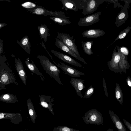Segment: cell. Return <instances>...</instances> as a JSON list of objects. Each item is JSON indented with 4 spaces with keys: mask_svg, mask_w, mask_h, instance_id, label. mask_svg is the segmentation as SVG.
I'll return each instance as SVG.
<instances>
[{
    "mask_svg": "<svg viewBox=\"0 0 131 131\" xmlns=\"http://www.w3.org/2000/svg\"><path fill=\"white\" fill-rule=\"evenodd\" d=\"M61 2L63 5L62 9L76 12L83 9L86 0H58Z\"/></svg>",
    "mask_w": 131,
    "mask_h": 131,
    "instance_id": "cell-5",
    "label": "cell"
},
{
    "mask_svg": "<svg viewBox=\"0 0 131 131\" xmlns=\"http://www.w3.org/2000/svg\"><path fill=\"white\" fill-rule=\"evenodd\" d=\"M106 0H86L82 9V14L84 15L90 14L96 10L99 6Z\"/></svg>",
    "mask_w": 131,
    "mask_h": 131,
    "instance_id": "cell-7",
    "label": "cell"
},
{
    "mask_svg": "<svg viewBox=\"0 0 131 131\" xmlns=\"http://www.w3.org/2000/svg\"><path fill=\"white\" fill-rule=\"evenodd\" d=\"M0 131H1V130H0Z\"/></svg>",
    "mask_w": 131,
    "mask_h": 131,
    "instance_id": "cell-42",
    "label": "cell"
},
{
    "mask_svg": "<svg viewBox=\"0 0 131 131\" xmlns=\"http://www.w3.org/2000/svg\"><path fill=\"white\" fill-rule=\"evenodd\" d=\"M23 131V130H20V131Z\"/></svg>",
    "mask_w": 131,
    "mask_h": 131,
    "instance_id": "cell-41",
    "label": "cell"
},
{
    "mask_svg": "<svg viewBox=\"0 0 131 131\" xmlns=\"http://www.w3.org/2000/svg\"><path fill=\"white\" fill-rule=\"evenodd\" d=\"M53 131H80L65 126H59L53 128Z\"/></svg>",
    "mask_w": 131,
    "mask_h": 131,
    "instance_id": "cell-29",
    "label": "cell"
},
{
    "mask_svg": "<svg viewBox=\"0 0 131 131\" xmlns=\"http://www.w3.org/2000/svg\"><path fill=\"white\" fill-rule=\"evenodd\" d=\"M15 67L18 74L24 84L26 85L27 75L23 64L21 60L18 58L15 60Z\"/></svg>",
    "mask_w": 131,
    "mask_h": 131,
    "instance_id": "cell-15",
    "label": "cell"
},
{
    "mask_svg": "<svg viewBox=\"0 0 131 131\" xmlns=\"http://www.w3.org/2000/svg\"><path fill=\"white\" fill-rule=\"evenodd\" d=\"M116 84L115 90V97L117 101L122 104L123 102V94L119 84L117 83Z\"/></svg>",
    "mask_w": 131,
    "mask_h": 131,
    "instance_id": "cell-27",
    "label": "cell"
},
{
    "mask_svg": "<svg viewBox=\"0 0 131 131\" xmlns=\"http://www.w3.org/2000/svg\"><path fill=\"white\" fill-rule=\"evenodd\" d=\"M49 18L56 23L61 25H65L71 23V22L67 18L52 16L50 17Z\"/></svg>",
    "mask_w": 131,
    "mask_h": 131,
    "instance_id": "cell-28",
    "label": "cell"
},
{
    "mask_svg": "<svg viewBox=\"0 0 131 131\" xmlns=\"http://www.w3.org/2000/svg\"><path fill=\"white\" fill-rule=\"evenodd\" d=\"M16 42L26 52L30 55L31 44L27 35L25 36L20 41L17 40Z\"/></svg>",
    "mask_w": 131,
    "mask_h": 131,
    "instance_id": "cell-21",
    "label": "cell"
},
{
    "mask_svg": "<svg viewBox=\"0 0 131 131\" xmlns=\"http://www.w3.org/2000/svg\"><path fill=\"white\" fill-rule=\"evenodd\" d=\"M118 52L120 56V59L119 63V66L121 71L124 72H126V70L129 67L127 61V58L126 56L122 53L120 51L119 48L117 46Z\"/></svg>",
    "mask_w": 131,
    "mask_h": 131,
    "instance_id": "cell-20",
    "label": "cell"
},
{
    "mask_svg": "<svg viewBox=\"0 0 131 131\" xmlns=\"http://www.w3.org/2000/svg\"><path fill=\"white\" fill-rule=\"evenodd\" d=\"M84 80L81 79L72 78L70 80V83L74 87L77 94L81 98L83 97L81 91L86 88L83 84Z\"/></svg>",
    "mask_w": 131,
    "mask_h": 131,
    "instance_id": "cell-17",
    "label": "cell"
},
{
    "mask_svg": "<svg viewBox=\"0 0 131 131\" xmlns=\"http://www.w3.org/2000/svg\"><path fill=\"white\" fill-rule=\"evenodd\" d=\"M37 57L46 73L54 78L59 84L62 85L59 76L60 71L57 67L52 63L45 56L37 55Z\"/></svg>",
    "mask_w": 131,
    "mask_h": 131,
    "instance_id": "cell-2",
    "label": "cell"
},
{
    "mask_svg": "<svg viewBox=\"0 0 131 131\" xmlns=\"http://www.w3.org/2000/svg\"><path fill=\"white\" fill-rule=\"evenodd\" d=\"M39 97L40 99L39 104L43 107L47 108L54 115L52 108L54 104L52 103L54 101L53 99L50 96L44 95H39Z\"/></svg>",
    "mask_w": 131,
    "mask_h": 131,
    "instance_id": "cell-12",
    "label": "cell"
},
{
    "mask_svg": "<svg viewBox=\"0 0 131 131\" xmlns=\"http://www.w3.org/2000/svg\"><path fill=\"white\" fill-rule=\"evenodd\" d=\"M124 124L130 131H131V124L124 119H123Z\"/></svg>",
    "mask_w": 131,
    "mask_h": 131,
    "instance_id": "cell-35",
    "label": "cell"
},
{
    "mask_svg": "<svg viewBox=\"0 0 131 131\" xmlns=\"http://www.w3.org/2000/svg\"><path fill=\"white\" fill-rule=\"evenodd\" d=\"M3 41L1 39H0V55H1L3 51Z\"/></svg>",
    "mask_w": 131,
    "mask_h": 131,
    "instance_id": "cell-36",
    "label": "cell"
},
{
    "mask_svg": "<svg viewBox=\"0 0 131 131\" xmlns=\"http://www.w3.org/2000/svg\"><path fill=\"white\" fill-rule=\"evenodd\" d=\"M82 118L87 124L103 125V119L101 114L95 109L89 111L83 116Z\"/></svg>",
    "mask_w": 131,
    "mask_h": 131,
    "instance_id": "cell-3",
    "label": "cell"
},
{
    "mask_svg": "<svg viewBox=\"0 0 131 131\" xmlns=\"http://www.w3.org/2000/svg\"><path fill=\"white\" fill-rule=\"evenodd\" d=\"M54 63L58 67L60 68L66 74L71 77H80L81 75H85L84 73L76 69L60 62V64L56 63L52 60Z\"/></svg>",
    "mask_w": 131,
    "mask_h": 131,
    "instance_id": "cell-9",
    "label": "cell"
},
{
    "mask_svg": "<svg viewBox=\"0 0 131 131\" xmlns=\"http://www.w3.org/2000/svg\"><path fill=\"white\" fill-rule=\"evenodd\" d=\"M0 101L6 103H15L18 101L16 96L8 93L2 94L0 96Z\"/></svg>",
    "mask_w": 131,
    "mask_h": 131,
    "instance_id": "cell-22",
    "label": "cell"
},
{
    "mask_svg": "<svg viewBox=\"0 0 131 131\" xmlns=\"http://www.w3.org/2000/svg\"><path fill=\"white\" fill-rule=\"evenodd\" d=\"M131 29V27L128 26L127 28L121 31L114 42L116 40L119 39H123L128 33L130 31Z\"/></svg>",
    "mask_w": 131,
    "mask_h": 131,
    "instance_id": "cell-30",
    "label": "cell"
},
{
    "mask_svg": "<svg viewBox=\"0 0 131 131\" xmlns=\"http://www.w3.org/2000/svg\"><path fill=\"white\" fill-rule=\"evenodd\" d=\"M107 131H114L111 128H109L107 130Z\"/></svg>",
    "mask_w": 131,
    "mask_h": 131,
    "instance_id": "cell-40",
    "label": "cell"
},
{
    "mask_svg": "<svg viewBox=\"0 0 131 131\" xmlns=\"http://www.w3.org/2000/svg\"><path fill=\"white\" fill-rule=\"evenodd\" d=\"M37 27L41 39H43L44 41L46 42L47 37L50 36L49 32V28L45 24H41L40 26H37Z\"/></svg>",
    "mask_w": 131,
    "mask_h": 131,
    "instance_id": "cell-24",
    "label": "cell"
},
{
    "mask_svg": "<svg viewBox=\"0 0 131 131\" xmlns=\"http://www.w3.org/2000/svg\"><path fill=\"white\" fill-rule=\"evenodd\" d=\"M103 84L106 96L107 97L108 96V94L107 93L106 84L105 83V79L104 78H103Z\"/></svg>",
    "mask_w": 131,
    "mask_h": 131,
    "instance_id": "cell-34",
    "label": "cell"
},
{
    "mask_svg": "<svg viewBox=\"0 0 131 131\" xmlns=\"http://www.w3.org/2000/svg\"><path fill=\"white\" fill-rule=\"evenodd\" d=\"M94 41H82V46L84 52L89 55H90L93 53V52L91 50L92 46Z\"/></svg>",
    "mask_w": 131,
    "mask_h": 131,
    "instance_id": "cell-26",
    "label": "cell"
},
{
    "mask_svg": "<svg viewBox=\"0 0 131 131\" xmlns=\"http://www.w3.org/2000/svg\"><path fill=\"white\" fill-rule=\"evenodd\" d=\"M27 105L31 120L33 123H35L37 114L33 104L30 99L27 100Z\"/></svg>",
    "mask_w": 131,
    "mask_h": 131,
    "instance_id": "cell-25",
    "label": "cell"
},
{
    "mask_svg": "<svg viewBox=\"0 0 131 131\" xmlns=\"http://www.w3.org/2000/svg\"><path fill=\"white\" fill-rule=\"evenodd\" d=\"M101 13L99 11L80 18L78 25L81 26H88L98 22L100 20L99 17Z\"/></svg>",
    "mask_w": 131,
    "mask_h": 131,
    "instance_id": "cell-8",
    "label": "cell"
},
{
    "mask_svg": "<svg viewBox=\"0 0 131 131\" xmlns=\"http://www.w3.org/2000/svg\"><path fill=\"white\" fill-rule=\"evenodd\" d=\"M8 119L10 120V122L15 124H18L23 121V118L21 114L10 113L1 112L0 119Z\"/></svg>",
    "mask_w": 131,
    "mask_h": 131,
    "instance_id": "cell-13",
    "label": "cell"
},
{
    "mask_svg": "<svg viewBox=\"0 0 131 131\" xmlns=\"http://www.w3.org/2000/svg\"><path fill=\"white\" fill-rule=\"evenodd\" d=\"M120 59V55L118 52H116L115 48L113 52L111 60L108 62V65L109 69L115 72L120 73L119 66Z\"/></svg>",
    "mask_w": 131,
    "mask_h": 131,
    "instance_id": "cell-10",
    "label": "cell"
},
{
    "mask_svg": "<svg viewBox=\"0 0 131 131\" xmlns=\"http://www.w3.org/2000/svg\"><path fill=\"white\" fill-rule=\"evenodd\" d=\"M4 54L0 56V90L5 89L6 86L11 83L18 85L14 73L6 62Z\"/></svg>",
    "mask_w": 131,
    "mask_h": 131,
    "instance_id": "cell-1",
    "label": "cell"
},
{
    "mask_svg": "<svg viewBox=\"0 0 131 131\" xmlns=\"http://www.w3.org/2000/svg\"><path fill=\"white\" fill-rule=\"evenodd\" d=\"M7 24L6 23H0V28L1 29L2 27H4L5 26L7 25Z\"/></svg>",
    "mask_w": 131,
    "mask_h": 131,
    "instance_id": "cell-39",
    "label": "cell"
},
{
    "mask_svg": "<svg viewBox=\"0 0 131 131\" xmlns=\"http://www.w3.org/2000/svg\"><path fill=\"white\" fill-rule=\"evenodd\" d=\"M27 11L32 14L38 15L49 16L59 18H67L69 17L66 16L65 13L63 12H53L47 10L41 6H38L36 7L33 9H28Z\"/></svg>",
    "mask_w": 131,
    "mask_h": 131,
    "instance_id": "cell-4",
    "label": "cell"
},
{
    "mask_svg": "<svg viewBox=\"0 0 131 131\" xmlns=\"http://www.w3.org/2000/svg\"><path fill=\"white\" fill-rule=\"evenodd\" d=\"M31 62H30L27 59L25 61V62L28 68L33 73L38 75L43 81L45 79L44 76L37 68L32 60L31 59Z\"/></svg>",
    "mask_w": 131,
    "mask_h": 131,
    "instance_id": "cell-23",
    "label": "cell"
},
{
    "mask_svg": "<svg viewBox=\"0 0 131 131\" xmlns=\"http://www.w3.org/2000/svg\"><path fill=\"white\" fill-rule=\"evenodd\" d=\"M40 45L44 48V49L46 50V51H47V52L48 53V54L49 55V56H50L51 58V59L52 60H53V58H52V56L47 51V50L46 48V47L45 46V43H44L43 42V41H41V43H40Z\"/></svg>",
    "mask_w": 131,
    "mask_h": 131,
    "instance_id": "cell-38",
    "label": "cell"
},
{
    "mask_svg": "<svg viewBox=\"0 0 131 131\" xmlns=\"http://www.w3.org/2000/svg\"><path fill=\"white\" fill-rule=\"evenodd\" d=\"M55 44L58 48H60L61 50L83 62L84 63L87 64L86 62L83 58L80 56H79L76 54L74 52L70 49L64 44L61 42L57 38H56Z\"/></svg>",
    "mask_w": 131,
    "mask_h": 131,
    "instance_id": "cell-11",
    "label": "cell"
},
{
    "mask_svg": "<svg viewBox=\"0 0 131 131\" xmlns=\"http://www.w3.org/2000/svg\"><path fill=\"white\" fill-rule=\"evenodd\" d=\"M21 5L22 7L27 9L36 8L38 6L33 3L30 2H25L22 4Z\"/></svg>",
    "mask_w": 131,
    "mask_h": 131,
    "instance_id": "cell-31",
    "label": "cell"
},
{
    "mask_svg": "<svg viewBox=\"0 0 131 131\" xmlns=\"http://www.w3.org/2000/svg\"><path fill=\"white\" fill-rule=\"evenodd\" d=\"M94 91V88L92 85H91L85 92L83 98L84 99L90 98L93 94Z\"/></svg>",
    "mask_w": 131,
    "mask_h": 131,
    "instance_id": "cell-32",
    "label": "cell"
},
{
    "mask_svg": "<svg viewBox=\"0 0 131 131\" xmlns=\"http://www.w3.org/2000/svg\"><path fill=\"white\" fill-rule=\"evenodd\" d=\"M105 32L103 30L97 29H90L84 31L82 34L83 37L95 38L104 35Z\"/></svg>",
    "mask_w": 131,
    "mask_h": 131,
    "instance_id": "cell-18",
    "label": "cell"
},
{
    "mask_svg": "<svg viewBox=\"0 0 131 131\" xmlns=\"http://www.w3.org/2000/svg\"><path fill=\"white\" fill-rule=\"evenodd\" d=\"M127 2H125V4L120 12L118 14L116 19V24L117 27L125 23L128 17L127 8L128 7Z\"/></svg>",
    "mask_w": 131,
    "mask_h": 131,
    "instance_id": "cell-16",
    "label": "cell"
},
{
    "mask_svg": "<svg viewBox=\"0 0 131 131\" xmlns=\"http://www.w3.org/2000/svg\"><path fill=\"white\" fill-rule=\"evenodd\" d=\"M51 51L55 56L64 62L77 67L84 68L80 64L69 56L53 50H51Z\"/></svg>",
    "mask_w": 131,
    "mask_h": 131,
    "instance_id": "cell-14",
    "label": "cell"
},
{
    "mask_svg": "<svg viewBox=\"0 0 131 131\" xmlns=\"http://www.w3.org/2000/svg\"><path fill=\"white\" fill-rule=\"evenodd\" d=\"M127 83L128 85L131 88V78L129 76H128L126 79Z\"/></svg>",
    "mask_w": 131,
    "mask_h": 131,
    "instance_id": "cell-37",
    "label": "cell"
},
{
    "mask_svg": "<svg viewBox=\"0 0 131 131\" xmlns=\"http://www.w3.org/2000/svg\"><path fill=\"white\" fill-rule=\"evenodd\" d=\"M120 51L124 54L127 56L128 54V51L127 49L125 47H122L120 49Z\"/></svg>",
    "mask_w": 131,
    "mask_h": 131,
    "instance_id": "cell-33",
    "label": "cell"
},
{
    "mask_svg": "<svg viewBox=\"0 0 131 131\" xmlns=\"http://www.w3.org/2000/svg\"><path fill=\"white\" fill-rule=\"evenodd\" d=\"M108 111L111 119L118 131H127L118 117L110 109Z\"/></svg>",
    "mask_w": 131,
    "mask_h": 131,
    "instance_id": "cell-19",
    "label": "cell"
},
{
    "mask_svg": "<svg viewBox=\"0 0 131 131\" xmlns=\"http://www.w3.org/2000/svg\"><path fill=\"white\" fill-rule=\"evenodd\" d=\"M56 38L64 44L76 54L80 56L74 40L69 34L62 32H58Z\"/></svg>",
    "mask_w": 131,
    "mask_h": 131,
    "instance_id": "cell-6",
    "label": "cell"
}]
</instances>
